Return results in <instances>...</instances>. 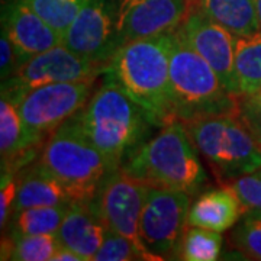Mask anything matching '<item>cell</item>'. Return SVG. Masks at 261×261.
<instances>
[{"label":"cell","instance_id":"d4e9b609","mask_svg":"<svg viewBox=\"0 0 261 261\" xmlns=\"http://www.w3.org/2000/svg\"><path fill=\"white\" fill-rule=\"evenodd\" d=\"M231 243L245 258L261 261V214L245 212L231 232Z\"/></svg>","mask_w":261,"mask_h":261},{"label":"cell","instance_id":"ffe728a7","mask_svg":"<svg viewBox=\"0 0 261 261\" xmlns=\"http://www.w3.org/2000/svg\"><path fill=\"white\" fill-rule=\"evenodd\" d=\"M195 3L235 37L261 29L254 0H195Z\"/></svg>","mask_w":261,"mask_h":261},{"label":"cell","instance_id":"7402d4cb","mask_svg":"<svg viewBox=\"0 0 261 261\" xmlns=\"http://www.w3.org/2000/svg\"><path fill=\"white\" fill-rule=\"evenodd\" d=\"M222 248L221 232L189 225L181 240L180 260L214 261L219 258Z\"/></svg>","mask_w":261,"mask_h":261},{"label":"cell","instance_id":"6da1fadb","mask_svg":"<svg viewBox=\"0 0 261 261\" xmlns=\"http://www.w3.org/2000/svg\"><path fill=\"white\" fill-rule=\"evenodd\" d=\"M171 47L173 32L130 41L118 48L105 71L159 126L174 121L170 103Z\"/></svg>","mask_w":261,"mask_h":261},{"label":"cell","instance_id":"8992f818","mask_svg":"<svg viewBox=\"0 0 261 261\" xmlns=\"http://www.w3.org/2000/svg\"><path fill=\"white\" fill-rule=\"evenodd\" d=\"M183 123L221 181L261 167V145L235 113L203 115Z\"/></svg>","mask_w":261,"mask_h":261},{"label":"cell","instance_id":"9c48e42d","mask_svg":"<svg viewBox=\"0 0 261 261\" xmlns=\"http://www.w3.org/2000/svg\"><path fill=\"white\" fill-rule=\"evenodd\" d=\"M149 186L145 180L132 176L121 166L105 178L93 205L109 231L128 238L147 254L149 261H155L140 238L141 212Z\"/></svg>","mask_w":261,"mask_h":261},{"label":"cell","instance_id":"30bf717a","mask_svg":"<svg viewBox=\"0 0 261 261\" xmlns=\"http://www.w3.org/2000/svg\"><path fill=\"white\" fill-rule=\"evenodd\" d=\"M108 65L87 61L63 44L31 57L8 80L2 82V96L15 100L41 86L67 82H94Z\"/></svg>","mask_w":261,"mask_h":261},{"label":"cell","instance_id":"3957f363","mask_svg":"<svg viewBox=\"0 0 261 261\" xmlns=\"http://www.w3.org/2000/svg\"><path fill=\"white\" fill-rule=\"evenodd\" d=\"M186 125L173 121L161 126L159 134L141 142L125 159L122 167L149 185L186 192H200L206 183L205 170Z\"/></svg>","mask_w":261,"mask_h":261},{"label":"cell","instance_id":"2e32d148","mask_svg":"<svg viewBox=\"0 0 261 261\" xmlns=\"http://www.w3.org/2000/svg\"><path fill=\"white\" fill-rule=\"evenodd\" d=\"M245 214L241 200L231 187L224 186L202 193L190 205L187 222L216 232H225Z\"/></svg>","mask_w":261,"mask_h":261},{"label":"cell","instance_id":"9a60e30c","mask_svg":"<svg viewBox=\"0 0 261 261\" xmlns=\"http://www.w3.org/2000/svg\"><path fill=\"white\" fill-rule=\"evenodd\" d=\"M106 232L108 228L97 214L93 200H74L68 206L57 237L63 247L79 252L84 261H90L102 247Z\"/></svg>","mask_w":261,"mask_h":261},{"label":"cell","instance_id":"ba28073f","mask_svg":"<svg viewBox=\"0 0 261 261\" xmlns=\"http://www.w3.org/2000/svg\"><path fill=\"white\" fill-rule=\"evenodd\" d=\"M192 196L164 186L151 185L140 219V238L159 260H180L181 240L189 226Z\"/></svg>","mask_w":261,"mask_h":261},{"label":"cell","instance_id":"f546056e","mask_svg":"<svg viewBox=\"0 0 261 261\" xmlns=\"http://www.w3.org/2000/svg\"><path fill=\"white\" fill-rule=\"evenodd\" d=\"M0 51H2V60H0V75L2 82L8 80L9 77L15 74V71L22 65V61L19 58L16 49L13 44L10 42L6 34L2 32V39H0Z\"/></svg>","mask_w":261,"mask_h":261},{"label":"cell","instance_id":"4316f807","mask_svg":"<svg viewBox=\"0 0 261 261\" xmlns=\"http://www.w3.org/2000/svg\"><path fill=\"white\" fill-rule=\"evenodd\" d=\"M94 261H132L148 260L147 254L141 251L135 244L119 233L109 231L106 232L105 241L99 251L94 255ZM149 261V260H148Z\"/></svg>","mask_w":261,"mask_h":261},{"label":"cell","instance_id":"1f68e13d","mask_svg":"<svg viewBox=\"0 0 261 261\" xmlns=\"http://www.w3.org/2000/svg\"><path fill=\"white\" fill-rule=\"evenodd\" d=\"M255 3V10H257V16H258V22H260V28H261V0H254Z\"/></svg>","mask_w":261,"mask_h":261},{"label":"cell","instance_id":"7a4b0ae2","mask_svg":"<svg viewBox=\"0 0 261 261\" xmlns=\"http://www.w3.org/2000/svg\"><path fill=\"white\" fill-rule=\"evenodd\" d=\"M73 119L113 170L121 167L152 125L145 111L108 74Z\"/></svg>","mask_w":261,"mask_h":261},{"label":"cell","instance_id":"484cf974","mask_svg":"<svg viewBox=\"0 0 261 261\" xmlns=\"http://www.w3.org/2000/svg\"><path fill=\"white\" fill-rule=\"evenodd\" d=\"M222 185L232 189L245 212L261 214V167L238 177L224 180Z\"/></svg>","mask_w":261,"mask_h":261},{"label":"cell","instance_id":"5bb4252c","mask_svg":"<svg viewBox=\"0 0 261 261\" xmlns=\"http://www.w3.org/2000/svg\"><path fill=\"white\" fill-rule=\"evenodd\" d=\"M2 32L13 44L22 64L31 57L63 44V35L49 27L25 0H8L3 5Z\"/></svg>","mask_w":261,"mask_h":261},{"label":"cell","instance_id":"52a82bcc","mask_svg":"<svg viewBox=\"0 0 261 261\" xmlns=\"http://www.w3.org/2000/svg\"><path fill=\"white\" fill-rule=\"evenodd\" d=\"M94 82L41 86L16 97L29 144L39 148L65 121L74 116L93 94Z\"/></svg>","mask_w":261,"mask_h":261},{"label":"cell","instance_id":"f1b7e54d","mask_svg":"<svg viewBox=\"0 0 261 261\" xmlns=\"http://www.w3.org/2000/svg\"><path fill=\"white\" fill-rule=\"evenodd\" d=\"M18 193V178L16 173H2V187H0V226L9 224L15 200Z\"/></svg>","mask_w":261,"mask_h":261},{"label":"cell","instance_id":"8fae6325","mask_svg":"<svg viewBox=\"0 0 261 261\" xmlns=\"http://www.w3.org/2000/svg\"><path fill=\"white\" fill-rule=\"evenodd\" d=\"M63 45L87 61L109 64L118 51V5L90 0L63 35Z\"/></svg>","mask_w":261,"mask_h":261},{"label":"cell","instance_id":"d6a6232c","mask_svg":"<svg viewBox=\"0 0 261 261\" xmlns=\"http://www.w3.org/2000/svg\"><path fill=\"white\" fill-rule=\"evenodd\" d=\"M260 93H261V92H260Z\"/></svg>","mask_w":261,"mask_h":261},{"label":"cell","instance_id":"7c38bea8","mask_svg":"<svg viewBox=\"0 0 261 261\" xmlns=\"http://www.w3.org/2000/svg\"><path fill=\"white\" fill-rule=\"evenodd\" d=\"M187 45L206 60L221 79L225 89L235 94L233 84V49L235 35L206 15L192 0V6L185 20L176 29ZM237 96V94H235Z\"/></svg>","mask_w":261,"mask_h":261},{"label":"cell","instance_id":"d6986e66","mask_svg":"<svg viewBox=\"0 0 261 261\" xmlns=\"http://www.w3.org/2000/svg\"><path fill=\"white\" fill-rule=\"evenodd\" d=\"M233 84L237 96L261 92V29L235 37Z\"/></svg>","mask_w":261,"mask_h":261},{"label":"cell","instance_id":"4dcf8cb0","mask_svg":"<svg viewBox=\"0 0 261 261\" xmlns=\"http://www.w3.org/2000/svg\"><path fill=\"white\" fill-rule=\"evenodd\" d=\"M53 261H84V258L79 252L73 251L67 247H60L53 257Z\"/></svg>","mask_w":261,"mask_h":261},{"label":"cell","instance_id":"83f0119b","mask_svg":"<svg viewBox=\"0 0 261 261\" xmlns=\"http://www.w3.org/2000/svg\"><path fill=\"white\" fill-rule=\"evenodd\" d=\"M235 115L243 121L261 145V93L238 96Z\"/></svg>","mask_w":261,"mask_h":261},{"label":"cell","instance_id":"44dd1931","mask_svg":"<svg viewBox=\"0 0 261 261\" xmlns=\"http://www.w3.org/2000/svg\"><path fill=\"white\" fill-rule=\"evenodd\" d=\"M70 205L28 207L13 212L10 218V237L57 233Z\"/></svg>","mask_w":261,"mask_h":261},{"label":"cell","instance_id":"4fadbf2b","mask_svg":"<svg viewBox=\"0 0 261 261\" xmlns=\"http://www.w3.org/2000/svg\"><path fill=\"white\" fill-rule=\"evenodd\" d=\"M190 6L192 0H119V45L174 32L187 16Z\"/></svg>","mask_w":261,"mask_h":261},{"label":"cell","instance_id":"5b68a950","mask_svg":"<svg viewBox=\"0 0 261 261\" xmlns=\"http://www.w3.org/2000/svg\"><path fill=\"white\" fill-rule=\"evenodd\" d=\"M38 164L63 183L73 200L80 202H92L105 178L113 171L73 116L44 142Z\"/></svg>","mask_w":261,"mask_h":261},{"label":"cell","instance_id":"ac0fdd59","mask_svg":"<svg viewBox=\"0 0 261 261\" xmlns=\"http://www.w3.org/2000/svg\"><path fill=\"white\" fill-rule=\"evenodd\" d=\"M29 144L18 106L9 97L0 100V155L2 173H18L37 152Z\"/></svg>","mask_w":261,"mask_h":261},{"label":"cell","instance_id":"277c9868","mask_svg":"<svg viewBox=\"0 0 261 261\" xmlns=\"http://www.w3.org/2000/svg\"><path fill=\"white\" fill-rule=\"evenodd\" d=\"M170 103L173 119L187 122L212 113H235L238 96L229 93L209 63L177 32L170 58Z\"/></svg>","mask_w":261,"mask_h":261},{"label":"cell","instance_id":"e0dca14e","mask_svg":"<svg viewBox=\"0 0 261 261\" xmlns=\"http://www.w3.org/2000/svg\"><path fill=\"white\" fill-rule=\"evenodd\" d=\"M18 193L13 212L28 207L70 205L74 202L60 180L37 163L16 173ZM13 215V214H12Z\"/></svg>","mask_w":261,"mask_h":261},{"label":"cell","instance_id":"cb8c5ba5","mask_svg":"<svg viewBox=\"0 0 261 261\" xmlns=\"http://www.w3.org/2000/svg\"><path fill=\"white\" fill-rule=\"evenodd\" d=\"M61 247L57 233H37L12 237L9 260L48 261L53 260L57 250Z\"/></svg>","mask_w":261,"mask_h":261},{"label":"cell","instance_id":"603a6c76","mask_svg":"<svg viewBox=\"0 0 261 261\" xmlns=\"http://www.w3.org/2000/svg\"><path fill=\"white\" fill-rule=\"evenodd\" d=\"M49 27L61 35L90 0H25Z\"/></svg>","mask_w":261,"mask_h":261}]
</instances>
